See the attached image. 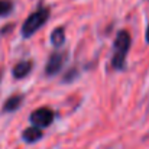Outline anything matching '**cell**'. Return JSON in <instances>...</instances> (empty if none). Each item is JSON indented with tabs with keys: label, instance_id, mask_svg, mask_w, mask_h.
<instances>
[{
	"label": "cell",
	"instance_id": "ba28073f",
	"mask_svg": "<svg viewBox=\"0 0 149 149\" xmlns=\"http://www.w3.org/2000/svg\"><path fill=\"white\" fill-rule=\"evenodd\" d=\"M49 41L55 48H61V47L65 44V29H64L62 26H56V28L51 32Z\"/></svg>",
	"mask_w": 149,
	"mask_h": 149
},
{
	"label": "cell",
	"instance_id": "30bf717a",
	"mask_svg": "<svg viewBox=\"0 0 149 149\" xmlns=\"http://www.w3.org/2000/svg\"><path fill=\"white\" fill-rule=\"evenodd\" d=\"M145 38H146V42L149 44V26H148V29H146V35H145Z\"/></svg>",
	"mask_w": 149,
	"mask_h": 149
},
{
	"label": "cell",
	"instance_id": "8992f818",
	"mask_svg": "<svg viewBox=\"0 0 149 149\" xmlns=\"http://www.w3.org/2000/svg\"><path fill=\"white\" fill-rule=\"evenodd\" d=\"M22 103H23V94L15 93L6 99L3 107H1V113H13L22 106Z\"/></svg>",
	"mask_w": 149,
	"mask_h": 149
},
{
	"label": "cell",
	"instance_id": "6da1fadb",
	"mask_svg": "<svg viewBox=\"0 0 149 149\" xmlns=\"http://www.w3.org/2000/svg\"><path fill=\"white\" fill-rule=\"evenodd\" d=\"M130 44H132V38L130 33L125 29L119 31L116 38H114V44H113V58H111V67L117 71L125 70L126 67V55L130 49Z\"/></svg>",
	"mask_w": 149,
	"mask_h": 149
},
{
	"label": "cell",
	"instance_id": "52a82bcc",
	"mask_svg": "<svg viewBox=\"0 0 149 149\" xmlns=\"http://www.w3.org/2000/svg\"><path fill=\"white\" fill-rule=\"evenodd\" d=\"M42 138H44V132L38 126H29L22 132V139L26 143H35V142L41 141Z\"/></svg>",
	"mask_w": 149,
	"mask_h": 149
},
{
	"label": "cell",
	"instance_id": "8fae6325",
	"mask_svg": "<svg viewBox=\"0 0 149 149\" xmlns=\"http://www.w3.org/2000/svg\"><path fill=\"white\" fill-rule=\"evenodd\" d=\"M0 78H1V75H0Z\"/></svg>",
	"mask_w": 149,
	"mask_h": 149
},
{
	"label": "cell",
	"instance_id": "277c9868",
	"mask_svg": "<svg viewBox=\"0 0 149 149\" xmlns=\"http://www.w3.org/2000/svg\"><path fill=\"white\" fill-rule=\"evenodd\" d=\"M65 61H67V52H61V51L52 52L47 61V65H45V75L47 77L56 75L62 70Z\"/></svg>",
	"mask_w": 149,
	"mask_h": 149
},
{
	"label": "cell",
	"instance_id": "3957f363",
	"mask_svg": "<svg viewBox=\"0 0 149 149\" xmlns=\"http://www.w3.org/2000/svg\"><path fill=\"white\" fill-rule=\"evenodd\" d=\"M31 125L32 126H38V127H49L55 120V113L49 107H39L36 110H33L29 116Z\"/></svg>",
	"mask_w": 149,
	"mask_h": 149
},
{
	"label": "cell",
	"instance_id": "9c48e42d",
	"mask_svg": "<svg viewBox=\"0 0 149 149\" xmlns=\"http://www.w3.org/2000/svg\"><path fill=\"white\" fill-rule=\"evenodd\" d=\"M13 12V1L12 0H0V17H6Z\"/></svg>",
	"mask_w": 149,
	"mask_h": 149
},
{
	"label": "cell",
	"instance_id": "7a4b0ae2",
	"mask_svg": "<svg viewBox=\"0 0 149 149\" xmlns=\"http://www.w3.org/2000/svg\"><path fill=\"white\" fill-rule=\"evenodd\" d=\"M51 10L49 7H39L38 10H35L33 13H31L26 20L22 25V36L23 38H31L33 36L49 19Z\"/></svg>",
	"mask_w": 149,
	"mask_h": 149
},
{
	"label": "cell",
	"instance_id": "5b68a950",
	"mask_svg": "<svg viewBox=\"0 0 149 149\" xmlns=\"http://www.w3.org/2000/svg\"><path fill=\"white\" fill-rule=\"evenodd\" d=\"M32 67H33V62L31 59H25V61H20L17 62L13 70H12V75L16 78V80H22L25 77H28L32 71Z\"/></svg>",
	"mask_w": 149,
	"mask_h": 149
}]
</instances>
